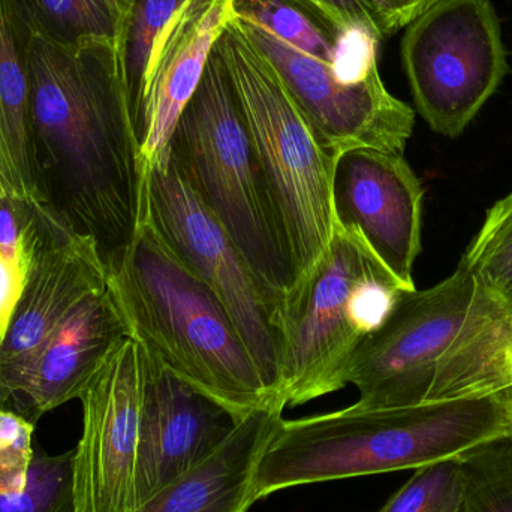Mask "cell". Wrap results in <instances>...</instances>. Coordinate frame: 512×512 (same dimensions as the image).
Instances as JSON below:
<instances>
[{
    "instance_id": "cell-1",
    "label": "cell",
    "mask_w": 512,
    "mask_h": 512,
    "mask_svg": "<svg viewBox=\"0 0 512 512\" xmlns=\"http://www.w3.org/2000/svg\"><path fill=\"white\" fill-rule=\"evenodd\" d=\"M23 21L39 194L95 242L110 273L143 224L146 191L122 44L116 36L63 41Z\"/></svg>"
},
{
    "instance_id": "cell-2",
    "label": "cell",
    "mask_w": 512,
    "mask_h": 512,
    "mask_svg": "<svg viewBox=\"0 0 512 512\" xmlns=\"http://www.w3.org/2000/svg\"><path fill=\"white\" fill-rule=\"evenodd\" d=\"M346 382L360 408H405L512 388V312L459 264L442 282L403 291L361 343Z\"/></svg>"
},
{
    "instance_id": "cell-3",
    "label": "cell",
    "mask_w": 512,
    "mask_h": 512,
    "mask_svg": "<svg viewBox=\"0 0 512 512\" xmlns=\"http://www.w3.org/2000/svg\"><path fill=\"white\" fill-rule=\"evenodd\" d=\"M512 438V388L486 396L285 420L255 475L256 501L280 490L418 469Z\"/></svg>"
},
{
    "instance_id": "cell-4",
    "label": "cell",
    "mask_w": 512,
    "mask_h": 512,
    "mask_svg": "<svg viewBox=\"0 0 512 512\" xmlns=\"http://www.w3.org/2000/svg\"><path fill=\"white\" fill-rule=\"evenodd\" d=\"M108 283L132 337L165 369L242 420L264 409L285 411L224 304L147 219Z\"/></svg>"
},
{
    "instance_id": "cell-5",
    "label": "cell",
    "mask_w": 512,
    "mask_h": 512,
    "mask_svg": "<svg viewBox=\"0 0 512 512\" xmlns=\"http://www.w3.org/2000/svg\"><path fill=\"white\" fill-rule=\"evenodd\" d=\"M165 150L282 315L297 286V270L282 216L216 48Z\"/></svg>"
},
{
    "instance_id": "cell-6",
    "label": "cell",
    "mask_w": 512,
    "mask_h": 512,
    "mask_svg": "<svg viewBox=\"0 0 512 512\" xmlns=\"http://www.w3.org/2000/svg\"><path fill=\"white\" fill-rule=\"evenodd\" d=\"M403 291L357 234L334 224L327 251L280 315L285 408L343 390L355 352L384 324Z\"/></svg>"
},
{
    "instance_id": "cell-7",
    "label": "cell",
    "mask_w": 512,
    "mask_h": 512,
    "mask_svg": "<svg viewBox=\"0 0 512 512\" xmlns=\"http://www.w3.org/2000/svg\"><path fill=\"white\" fill-rule=\"evenodd\" d=\"M215 48L236 90L282 216L298 286L312 273L333 237L331 185L339 155L319 140L273 63L252 44L237 18Z\"/></svg>"
},
{
    "instance_id": "cell-8",
    "label": "cell",
    "mask_w": 512,
    "mask_h": 512,
    "mask_svg": "<svg viewBox=\"0 0 512 512\" xmlns=\"http://www.w3.org/2000/svg\"><path fill=\"white\" fill-rule=\"evenodd\" d=\"M144 219L230 313L271 393L280 397V310L165 150L146 173ZM285 408V405H283Z\"/></svg>"
},
{
    "instance_id": "cell-9",
    "label": "cell",
    "mask_w": 512,
    "mask_h": 512,
    "mask_svg": "<svg viewBox=\"0 0 512 512\" xmlns=\"http://www.w3.org/2000/svg\"><path fill=\"white\" fill-rule=\"evenodd\" d=\"M402 65L418 114L459 138L510 72L492 0H438L406 27Z\"/></svg>"
},
{
    "instance_id": "cell-10",
    "label": "cell",
    "mask_w": 512,
    "mask_h": 512,
    "mask_svg": "<svg viewBox=\"0 0 512 512\" xmlns=\"http://www.w3.org/2000/svg\"><path fill=\"white\" fill-rule=\"evenodd\" d=\"M24 289L0 343V409H9L36 358L81 301L108 285L98 246L45 203L18 204Z\"/></svg>"
},
{
    "instance_id": "cell-11",
    "label": "cell",
    "mask_w": 512,
    "mask_h": 512,
    "mask_svg": "<svg viewBox=\"0 0 512 512\" xmlns=\"http://www.w3.org/2000/svg\"><path fill=\"white\" fill-rule=\"evenodd\" d=\"M146 387V351L120 343L80 396L83 435L74 448V511L137 510V463Z\"/></svg>"
},
{
    "instance_id": "cell-12",
    "label": "cell",
    "mask_w": 512,
    "mask_h": 512,
    "mask_svg": "<svg viewBox=\"0 0 512 512\" xmlns=\"http://www.w3.org/2000/svg\"><path fill=\"white\" fill-rule=\"evenodd\" d=\"M252 44L273 63L316 135L331 152L372 149L403 155L412 137L415 110L391 95L379 69L348 81L333 65L307 56L237 17Z\"/></svg>"
},
{
    "instance_id": "cell-13",
    "label": "cell",
    "mask_w": 512,
    "mask_h": 512,
    "mask_svg": "<svg viewBox=\"0 0 512 512\" xmlns=\"http://www.w3.org/2000/svg\"><path fill=\"white\" fill-rule=\"evenodd\" d=\"M423 198V185L403 155L351 149L337 156L334 222L357 234L405 291L417 289Z\"/></svg>"
},
{
    "instance_id": "cell-14",
    "label": "cell",
    "mask_w": 512,
    "mask_h": 512,
    "mask_svg": "<svg viewBox=\"0 0 512 512\" xmlns=\"http://www.w3.org/2000/svg\"><path fill=\"white\" fill-rule=\"evenodd\" d=\"M243 420L165 369L158 358L146 351L137 463L138 507L209 459Z\"/></svg>"
},
{
    "instance_id": "cell-15",
    "label": "cell",
    "mask_w": 512,
    "mask_h": 512,
    "mask_svg": "<svg viewBox=\"0 0 512 512\" xmlns=\"http://www.w3.org/2000/svg\"><path fill=\"white\" fill-rule=\"evenodd\" d=\"M236 18L233 0H186L159 33L134 122L146 173L165 152L210 53Z\"/></svg>"
},
{
    "instance_id": "cell-16",
    "label": "cell",
    "mask_w": 512,
    "mask_h": 512,
    "mask_svg": "<svg viewBox=\"0 0 512 512\" xmlns=\"http://www.w3.org/2000/svg\"><path fill=\"white\" fill-rule=\"evenodd\" d=\"M131 336V327L108 283L81 301L48 340L12 400V411L35 424L47 412L80 399L111 352Z\"/></svg>"
},
{
    "instance_id": "cell-17",
    "label": "cell",
    "mask_w": 512,
    "mask_h": 512,
    "mask_svg": "<svg viewBox=\"0 0 512 512\" xmlns=\"http://www.w3.org/2000/svg\"><path fill=\"white\" fill-rule=\"evenodd\" d=\"M283 411H255L209 459L171 481L134 512H248L255 504V475L276 435Z\"/></svg>"
},
{
    "instance_id": "cell-18",
    "label": "cell",
    "mask_w": 512,
    "mask_h": 512,
    "mask_svg": "<svg viewBox=\"0 0 512 512\" xmlns=\"http://www.w3.org/2000/svg\"><path fill=\"white\" fill-rule=\"evenodd\" d=\"M0 191L15 203H44L33 158L26 26L17 0H0Z\"/></svg>"
},
{
    "instance_id": "cell-19",
    "label": "cell",
    "mask_w": 512,
    "mask_h": 512,
    "mask_svg": "<svg viewBox=\"0 0 512 512\" xmlns=\"http://www.w3.org/2000/svg\"><path fill=\"white\" fill-rule=\"evenodd\" d=\"M242 20L258 24L289 47L333 65L348 81L366 78L378 60V44L369 36H340L321 18L294 0H233Z\"/></svg>"
},
{
    "instance_id": "cell-20",
    "label": "cell",
    "mask_w": 512,
    "mask_h": 512,
    "mask_svg": "<svg viewBox=\"0 0 512 512\" xmlns=\"http://www.w3.org/2000/svg\"><path fill=\"white\" fill-rule=\"evenodd\" d=\"M460 512H512V438L498 439L459 457Z\"/></svg>"
},
{
    "instance_id": "cell-21",
    "label": "cell",
    "mask_w": 512,
    "mask_h": 512,
    "mask_svg": "<svg viewBox=\"0 0 512 512\" xmlns=\"http://www.w3.org/2000/svg\"><path fill=\"white\" fill-rule=\"evenodd\" d=\"M460 265L480 277L512 312V191L487 210Z\"/></svg>"
},
{
    "instance_id": "cell-22",
    "label": "cell",
    "mask_w": 512,
    "mask_h": 512,
    "mask_svg": "<svg viewBox=\"0 0 512 512\" xmlns=\"http://www.w3.org/2000/svg\"><path fill=\"white\" fill-rule=\"evenodd\" d=\"M0 512H75L74 450L50 456L36 447L23 489L0 490Z\"/></svg>"
},
{
    "instance_id": "cell-23",
    "label": "cell",
    "mask_w": 512,
    "mask_h": 512,
    "mask_svg": "<svg viewBox=\"0 0 512 512\" xmlns=\"http://www.w3.org/2000/svg\"><path fill=\"white\" fill-rule=\"evenodd\" d=\"M185 2L186 0H135L132 6L131 17L123 33L122 48L126 86L134 122L156 39L165 24Z\"/></svg>"
},
{
    "instance_id": "cell-24",
    "label": "cell",
    "mask_w": 512,
    "mask_h": 512,
    "mask_svg": "<svg viewBox=\"0 0 512 512\" xmlns=\"http://www.w3.org/2000/svg\"><path fill=\"white\" fill-rule=\"evenodd\" d=\"M24 20L63 41L116 36V21L105 0H17ZM119 39V38H117Z\"/></svg>"
},
{
    "instance_id": "cell-25",
    "label": "cell",
    "mask_w": 512,
    "mask_h": 512,
    "mask_svg": "<svg viewBox=\"0 0 512 512\" xmlns=\"http://www.w3.org/2000/svg\"><path fill=\"white\" fill-rule=\"evenodd\" d=\"M462 504L463 474L457 457L415 469L376 512H460Z\"/></svg>"
},
{
    "instance_id": "cell-26",
    "label": "cell",
    "mask_w": 512,
    "mask_h": 512,
    "mask_svg": "<svg viewBox=\"0 0 512 512\" xmlns=\"http://www.w3.org/2000/svg\"><path fill=\"white\" fill-rule=\"evenodd\" d=\"M35 424L12 409H0V490L23 489L35 457Z\"/></svg>"
},
{
    "instance_id": "cell-27",
    "label": "cell",
    "mask_w": 512,
    "mask_h": 512,
    "mask_svg": "<svg viewBox=\"0 0 512 512\" xmlns=\"http://www.w3.org/2000/svg\"><path fill=\"white\" fill-rule=\"evenodd\" d=\"M321 18L337 35L364 33L382 41L375 15L366 0H294Z\"/></svg>"
},
{
    "instance_id": "cell-28",
    "label": "cell",
    "mask_w": 512,
    "mask_h": 512,
    "mask_svg": "<svg viewBox=\"0 0 512 512\" xmlns=\"http://www.w3.org/2000/svg\"><path fill=\"white\" fill-rule=\"evenodd\" d=\"M375 15L382 38L408 27L438 0H366Z\"/></svg>"
},
{
    "instance_id": "cell-29",
    "label": "cell",
    "mask_w": 512,
    "mask_h": 512,
    "mask_svg": "<svg viewBox=\"0 0 512 512\" xmlns=\"http://www.w3.org/2000/svg\"><path fill=\"white\" fill-rule=\"evenodd\" d=\"M24 289V270L0 252V343L5 339L12 316Z\"/></svg>"
},
{
    "instance_id": "cell-30",
    "label": "cell",
    "mask_w": 512,
    "mask_h": 512,
    "mask_svg": "<svg viewBox=\"0 0 512 512\" xmlns=\"http://www.w3.org/2000/svg\"><path fill=\"white\" fill-rule=\"evenodd\" d=\"M20 242L17 204L2 195L0 198V252L11 261L21 264Z\"/></svg>"
},
{
    "instance_id": "cell-31",
    "label": "cell",
    "mask_w": 512,
    "mask_h": 512,
    "mask_svg": "<svg viewBox=\"0 0 512 512\" xmlns=\"http://www.w3.org/2000/svg\"><path fill=\"white\" fill-rule=\"evenodd\" d=\"M105 2H107L111 14H113L114 21H116L117 38L122 44L123 33H125L129 17H131L135 0H105Z\"/></svg>"
},
{
    "instance_id": "cell-32",
    "label": "cell",
    "mask_w": 512,
    "mask_h": 512,
    "mask_svg": "<svg viewBox=\"0 0 512 512\" xmlns=\"http://www.w3.org/2000/svg\"><path fill=\"white\" fill-rule=\"evenodd\" d=\"M0 198H2V191H0Z\"/></svg>"
}]
</instances>
